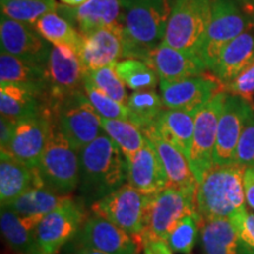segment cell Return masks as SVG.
<instances>
[{
  "label": "cell",
  "instance_id": "1",
  "mask_svg": "<svg viewBox=\"0 0 254 254\" xmlns=\"http://www.w3.org/2000/svg\"><path fill=\"white\" fill-rule=\"evenodd\" d=\"M79 190L85 202L93 204L127 183V161L106 133L79 150Z\"/></svg>",
  "mask_w": 254,
  "mask_h": 254
},
{
  "label": "cell",
  "instance_id": "2",
  "mask_svg": "<svg viewBox=\"0 0 254 254\" xmlns=\"http://www.w3.org/2000/svg\"><path fill=\"white\" fill-rule=\"evenodd\" d=\"M124 38L123 58L146 62L163 43L171 9L170 0H120Z\"/></svg>",
  "mask_w": 254,
  "mask_h": 254
},
{
  "label": "cell",
  "instance_id": "3",
  "mask_svg": "<svg viewBox=\"0 0 254 254\" xmlns=\"http://www.w3.org/2000/svg\"><path fill=\"white\" fill-rule=\"evenodd\" d=\"M239 164L213 165L199 183L195 196L196 212L204 221L231 219L246 211L244 173Z\"/></svg>",
  "mask_w": 254,
  "mask_h": 254
},
{
  "label": "cell",
  "instance_id": "4",
  "mask_svg": "<svg viewBox=\"0 0 254 254\" xmlns=\"http://www.w3.org/2000/svg\"><path fill=\"white\" fill-rule=\"evenodd\" d=\"M36 171L43 185L58 194L68 195L79 186V151L59 128L55 117L47 145Z\"/></svg>",
  "mask_w": 254,
  "mask_h": 254
},
{
  "label": "cell",
  "instance_id": "5",
  "mask_svg": "<svg viewBox=\"0 0 254 254\" xmlns=\"http://www.w3.org/2000/svg\"><path fill=\"white\" fill-rule=\"evenodd\" d=\"M212 15V0H176L163 43L199 56Z\"/></svg>",
  "mask_w": 254,
  "mask_h": 254
},
{
  "label": "cell",
  "instance_id": "6",
  "mask_svg": "<svg viewBox=\"0 0 254 254\" xmlns=\"http://www.w3.org/2000/svg\"><path fill=\"white\" fill-rule=\"evenodd\" d=\"M151 195L139 192L129 183L91 205L93 214L100 215L142 244L146 215Z\"/></svg>",
  "mask_w": 254,
  "mask_h": 254
},
{
  "label": "cell",
  "instance_id": "7",
  "mask_svg": "<svg viewBox=\"0 0 254 254\" xmlns=\"http://www.w3.org/2000/svg\"><path fill=\"white\" fill-rule=\"evenodd\" d=\"M52 111L59 128L78 151L104 133L101 117L92 106L84 90L68 94Z\"/></svg>",
  "mask_w": 254,
  "mask_h": 254
},
{
  "label": "cell",
  "instance_id": "8",
  "mask_svg": "<svg viewBox=\"0 0 254 254\" xmlns=\"http://www.w3.org/2000/svg\"><path fill=\"white\" fill-rule=\"evenodd\" d=\"M252 28L243 9L233 0H212V15L199 57L211 69L222 50L241 33Z\"/></svg>",
  "mask_w": 254,
  "mask_h": 254
},
{
  "label": "cell",
  "instance_id": "9",
  "mask_svg": "<svg viewBox=\"0 0 254 254\" xmlns=\"http://www.w3.org/2000/svg\"><path fill=\"white\" fill-rule=\"evenodd\" d=\"M195 196L186 190L171 187L151 195L141 236L142 244L150 239L167 241L171 232L184 217L198 214Z\"/></svg>",
  "mask_w": 254,
  "mask_h": 254
},
{
  "label": "cell",
  "instance_id": "10",
  "mask_svg": "<svg viewBox=\"0 0 254 254\" xmlns=\"http://www.w3.org/2000/svg\"><path fill=\"white\" fill-rule=\"evenodd\" d=\"M226 92H219L195 114L194 133L189 161L196 180L200 183L213 166V154L217 142L218 124L224 106Z\"/></svg>",
  "mask_w": 254,
  "mask_h": 254
},
{
  "label": "cell",
  "instance_id": "11",
  "mask_svg": "<svg viewBox=\"0 0 254 254\" xmlns=\"http://www.w3.org/2000/svg\"><path fill=\"white\" fill-rule=\"evenodd\" d=\"M53 111L44 104L40 111L15 123L14 134L6 150L12 157L30 168H37L49 140Z\"/></svg>",
  "mask_w": 254,
  "mask_h": 254
},
{
  "label": "cell",
  "instance_id": "12",
  "mask_svg": "<svg viewBox=\"0 0 254 254\" xmlns=\"http://www.w3.org/2000/svg\"><path fill=\"white\" fill-rule=\"evenodd\" d=\"M254 117V104L239 95L226 93L218 124L213 163L219 166L234 164L237 146L244 128Z\"/></svg>",
  "mask_w": 254,
  "mask_h": 254
},
{
  "label": "cell",
  "instance_id": "13",
  "mask_svg": "<svg viewBox=\"0 0 254 254\" xmlns=\"http://www.w3.org/2000/svg\"><path fill=\"white\" fill-rule=\"evenodd\" d=\"M46 72L47 92L44 103L51 110L68 94L84 88L86 72L78 53L69 47H52Z\"/></svg>",
  "mask_w": 254,
  "mask_h": 254
},
{
  "label": "cell",
  "instance_id": "14",
  "mask_svg": "<svg viewBox=\"0 0 254 254\" xmlns=\"http://www.w3.org/2000/svg\"><path fill=\"white\" fill-rule=\"evenodd\" d=\"M85 220L84 208L72 199H66L38 224L36 238L40 253H58L66 243L77 236Z\"/></svg>",
  "mask_w": 254,
  "mask_h": 254
},
{
  "label": "cell",
  "instance_id": "15",
  "mask_svg": "<svg viewBox=\"0 0 254 254\" xmlns=\"http://www.w3.org/2000/svg\"><path fill=\"white\" fill-rule=\"evenodd\" d=\"M1 52L46 66L52 47L33 25L13 20L5 15L0 19Z\"/></svg>",
  "mask_w": 254,
  "mask_h": 254
},
{
  "label": "cell",
  "instance_id": "16",
  "mask_svg": "<svg viewBox=\"0 0 254 254\" xmlns=\"http://www.w3.org/2000/svg\"><path fill=\"white\" fill-rule=\"evenodd\" d=\"M77 246L107 254H139L142 244L100 215L85 220L77 236Z\"/></svg>",
  "mask_w": 254,
  "mask_h": 254
},
{
  "label": "cell",
  "instance_id": "17",
  "mask_svg": "<svg viewBox=\"0 0 254 254\" xmlns=\"http://www.w3.org/2000/svg\"><path fill=\"white\" fill-rule=\"evenodd\" d=\"M222 84L215 77L201 74L178 81H160V95L168 110L196 113L221 90Z\"/></svg>",
  "mask_w": 254,
  "mask_h": 254
},
{
  "label": "cell",
  "instance_id": "18",
  "mask_svg": "<svg viewBox=\"0 0 254 254\" xmlns=\"http://www.w3.org/2000/svg\"><path fill=\"white\" fill-rule=\"evenodd\" d=\"M123 25L100 28L88 34H81L77 53L85 72L105 67L123 58Z\"/></svg>",
  "mask_w": 254,
  "mask_h": 254
},
{
  "label": "cell",
  "instance_id": "19",
  "mask_svg": "<svg viewBox=\"0 0 254 254\" xmlns=\"http://www.w3.org/2000/svg\"><path fill=\"white\" fill-rule=\"evenodd\" d=\"M142 133L154 147L163 164L167 177V187L186 190L196 195L199 183L186 155L171 142L165 140L154 125L144 129Z\"/></svg>",
  "mask_w": 254,
  "mask_h": 254
},
{
  "label": "cell",
  "instance_id": "20",
  "mask_svg": "<svg viewBox=\"0 0 254 254\" xmlns=\"http://www.w3.org/2000/svg\"><path fill=\"white\" fill-rule=\"evenodd\" d=\"M57 12L77 27L80 34L123 25L120 0H88L75 7L59 5Z\"/></svg>",
  "mask_w": 254,
  "mask_h": 254
},
{
  "label": "cell",
  "instance_id": "21",
  "mask_svg": "<svg viewBox=\"0 0 254 254\" xmlns=\"http://www.w3.org/2000/svg\"><path fill=\"white\" fill-rule=\"evenodd\" d=\"M145 63L153 67L160 81H178L198 77L207 69L198 55L176 50L164 43L151 51Z\"/></svg>",
  "mask_w": 254,
  "mask_h": 254
},
{
  "label": "cell",
  "instance_id": "22",
  "mask_svg": "<svg viewBox=\"0 0 254 254\" xmlns=\"http://www.w3.org/2000/svg\"><path fill=\"white\" fill-rule=\"evenodd\" d=\"M127 161V183L146 195H154L167 187V177L150 141Z\"/></svg>",
  "mask_w": 254,
  "mask_h": 254
},
{
  "label": "cell",
  "instance_id": "23",
  "mask_svg": "<svg viewBox=\"0 0 254 254\" xmlns=\"http://www.w3.org/2000/svg\"><path fill=\"white\" fill-rule=\"evenodd\" d=\"M252 64H254V33L247 30L222 50L211 71L224 86Z\"/></svg>",
  "mask_w": 254,
  "mask_h": 254
},
{
  "label": "cell",
  "instance_id": "24",
  "mask_svg": "<svg viewBox=\"0 0 254 254\" xmlns=\"http://www.w3.org/2000/svg\"><path fill=\"white\" fill-rule=\"evenodd\" d=\"M33 186H44L36 168H30L7 152H0V201L5 206Z\"/></svg>",
  "mask_w": 254,
  "mask_h": 254
},
{
  "label": "cell",
  "instance_id": "25",
  "mask_svg": "<svg viewBox=\"0 0 254 254\" xmlns=\"http://www.w3.org/2000/svg\"><path fill=\"white\" fill-rule=\"evenodd\" d=\"M40 220L21 217L6 206H1V233L6 243L17 254H41L36 238V230Z\"/></svg>",
  "mask_w": 254,
  "mask_h": 254
},
{
  "label": "cell",
  "instance_id": "26",
  "mask_svg": "<svg viewBox=\"0 0 254 254\" xmlns=\"http://www.w3.org/2000/svg\"><path fill=\"white\" fill-rule=\"evenodd\" d=\"M20 84L32 87L43 95L47 92L46 66L27 62L8 53L0 56V84Z\"/></svg>",
  "mask_w": 254,
  "mask_h": 254
},
{
  "label": "cell",
  "instance_id": "27",
  "mask_svg": "<svg viewBox=\"0 0 254 254\" xmlns=\"http://www.w3.org/2000/svg\"><path fill=\"white\" fill-rule=\"evenodd\" d=\"M41 98L39 92L25 85L0 84V112L2 117L17 123L41 110Z\"/></svg>",
  "mask_w": 254,
  "mask_h": 254
},
{
  "label": "cell",
  "instance_id": "28",
  "mask_svg": "<svg viewBox=\"0 0 254 254\" xmlns=\"http://www.w3.org/2000/svg\"><path fill=\"white\" fill-rule=\"evenodd\" d=\"M194 112L182 110H164L154 124L155 128L165 140L171 142L186 155L190 157L193 133L195 123Z\"/></svg>",
  "mask_w": 254,
  "mask_h": 254
},
{
  "label": "cell",
  "instance_id": "29",
  "mask_svg": "<svg viewBox=\"0 0 254 254\" xmlns=\"http://www.w3.org/2000/svg\"><path fill=\"white\" fill-rule=\"evenodd\" d=\"M201 245L204 254H244L237 228L231 219L202 222Z\"/></svg>",
  "mask_w": 254,
  "mask_h": 254
},
{
  "label": "cell",
  "instance_id": "30",
  "mask_svg": "<svg viewBox=\"0 0 254 254\" xmlns=\"http://www.w3.org/2000/svg\"><path fill=\"white\" fill-rule=\"evenodd\" d=\"M67 198L68 195L58 194L45 186H33L5 206L21 217L43 219Z\"/></svg>",
  "mask_w": 254,
  "mask_h": 254
},
{
  "label": "cell",
  "instance_id": "31",
  "mask_svg": "<svg viewBox=\"0 0 254 254\" xmlns=\"http://www.w3.org/2000/svg\"><path fill=\"white\" fill-rule=\"evenodd\" d=\"M128 120L141 129L153 126L164 111V103L161 95L155 90L134 91L127 101Z\"/></svg>",
  "mask_w": 254,
  "mask_h": 254
},
{
  "label": "cell",
  "instance_id": "32",
  "mask_svg": "<svg viewBox=\"0 0 254 254\" xmlns=\"http://www.w3.org/2000/svg\"><path fill=\"white\" fill-rule=\"evenodd\" d=\"M33 26L53 46L69 47L77 52L80 45L81 34L58 12L44 15Z\"/></svg>",
  "mask_w": 254,
  "mask_h": 254
},
{
  "label": "cell",
  "instance_id": "33",
  "mask_svg": "<svg viewBox=\"0 0 254 254\" xmlns=\"http://www.w3.org/2000/svg\"><path fill=\"white\" fill-rule=\"evenodd\" d=\"M101 126L104 132L116 142L126 159L134 155L146 144L144 133L129 120L101 118Z\"/></svg>",
  "mask_w": 254,
  "mask_h": 254
},
{
  "label": "cell",
  "instance_id": "34",
  "mask_svg": "<svg viewBox=\"0 0 254 254\" xmlns=\"http://www.w3.org/2000/svg\"><path fill=\"white\" fill-rule=\"evenodd\" d=\"M57 0H2L1 15L13 20L34 25L44 15L57 12Z\"/></svg>",
  "mask_w": 254,
  "mask_h": 254
},
{
  "label": "cell",
  "instance_id": "35",
  "mask_svg": "<svg viewBox=\"0 0 254 254\" xmlns=\"http://www.w3.org/2000/svg\"><path fill=\"white\" fill-rule=\"evenodd\" d=\"M120 79L132 91L155 90L158 74L152 66L140 59H125L116 64Z\"/></svg>",
  "mask_w": 254,
  "mask_h": 254
},
{
  "label": "cell",
  "instance_id": "36",
  "mask_svg": "<svg viewBox=\"0 0 254 254\" xmlns=\"http://www.w3.org/2000/svg\"><path fill=\"white\" fill-rule=\"evenodd\" d=\"M116 64L94 69V71L86 72L85 78L112 99L120 104L127 105L129 95L127 94L126 85L124 84V81L117 73Z\"/></svg>",
  "mask_w": 254,
  "mask_h": 254
},
{
  "label": "cell",
  "instance_id": "37",
  "mask_svg": "<svg viewBox=\"0 0 254 254\" xmlns=\"http://www.w3.org/2000/svg\"><path fill=\"white\" fill-rule=\"evenodd\" d=\"M200 224H201V218L199 214L184 217L168 236L167 244L171 251L173 253H190L195 245Z\"/></svg>",
  "mask_w": 254,
  "mask_h": 254
},
{
  "label": "cell",
  "instance_id": "38",
  "mask_svg": "<svg viewBox=\"0 0 254 254\" xmlns=\"http://www.w3.org/2000/svg\"><path fill=\"white\" fill-rule=\"evenodd\" d=\"M84 91L101 118L128 120V109L126 105L120 104L97 88L90 80L85 78Z\"/></svg>",
  "mask_w": 254,
  "mask_h": 254
},
{
  "label": "cell",
  "instance_id": "39",
  "mask_svg": "<svg viewBox=\"0 0 254 254\" xmlns=\"http://www.w3.org/2000/svg\"><path fill=\"white\" fill-rule=\"evenodd\" d=\"M237 228L244 254H254V213L244 211L231 218Z\"/></svg>",
  "mask_w": 254,
  "mask_h": 254
},
{
  "label": "cell",
  "instance_id": "40",
  "mask_svg": "<svg viewBox=\"0 0 254 254\" xmlns=\"http://www.w3.org/2000/svg\"><path fill=\"white\" fill-rule=\"evenodd\" d=\"M234 163L254 167V117L247 123L237 146Z\"/></svg>",
  "mask_w": 254,
  "mask_h": 254
},
{
  "label": "cell",
  "instance_id": "41",
  "mask_svg": "<svg viewBox=\"0 0 254 254\" xmlns=\"http://www.w3.org/2000/svg\"><path fill=\"white\" fill-rule=\"evenodd\" d=\"M224 92L230 94L239 95L244 99L253 103L254 97V64L247 67L238 77L224 85Z\"/></svg>",
  "mask_w": 254,
  "mask_h": 254
},
{
  "label": "cell",
  "instance_id": "42",
  "mask_svg": "<svg viewBox=\"0 0 254 254\" xmlns=\"http://www.w3.org/2000/svg\"><path fill=\"white\" fill-rule=\"evenodd\" d=\"M14 127L15 123L1 116V118H0V146H1V150H6L11 144L14 134Z\"/></svg>",
  "mask_w": 254,
  "mask_h": 254
},
{
  "label": "cell",
  "instance_id": "43",
  "mask_svg": "<svg viewBox=\"0 0 254 254\" xmlns=\"http://www.w3.org/2000/svg\"><path fill=\"white\" fill-rule=\"evenodd\" d=\"M244 189H245L246 204L254 211V167H246L244 173Z\"/></svg>",
  "mask_w": 254,
  "mask_h": 254
},
{
  "label": "cell",
  "instance_id": "44",
  "mask_svg": "<svg viewBox=\"0 0 254 254\" xmlns=\"http://www.w3.org/2000/svg\"><path fill=\"white\" fill-rule=\"evenodd\" d=\"M144 254H172L167 241L160 239L145 240L142 244Z\"/></svg>",
  "mask_w": 254,
  "mask_h": 254
},
{
  "label": "cell",
  "instance_id": "45",
  "mask_svg": "<svg viewBox=\"0 0 254 254\" xmlns=\"http://www.w3.org/2000/svg\"><path fill=\"white\" fill-rule=\"evenodd\" d=\"M238 1L240 4V8L250 20L251 26L254 28V0H238Z\"/></svg>",
  "mask_w": 254,
  "mask_h": 254
},
{
  "label": "cell",
  "instance_id": "46",
  "mask_svg": "<svg viewBox=\"0 0 254 254\" xmlns=\"http://www.w3.org/2000/svg\"><path fill=\"white\" fill-rule=\"evenodd\" d=\"M72 254H107V253L100 252V251H97L93 249H87V247L77 246V249H75V251Z\"/></svg>",
  "mask_w": 254,
  "mask_h": 254
},
{
  "label": "cell",
  "instance_id": "47",
  "mask_svg": "<svg viewBox=\"0 0 254 254\" xmlns=\"http://www.w3.org/2000/svg\"><path fill=\"white\" fill-rule=\"evenodd\" d=\"M60 1L64 2V5L73 6V7H75V6H80L82 4H85V2L88 1V0H60Z\"/></svg>",
  "mask_w": 254,
  "mask_h": 254
},
{
  "label": "cell",
  "instance_id": "48",
  "mask_svg": "<svg viewBox=\"0 0 254 254\" xmlns=\"http://www.w3.org/2000/svg\"><path fill=\"white\" fill-rule=\"evenodd\" d=\"M1 1H2V0H1Z\"/></svg>",
  "mask_w": 254,
  "mask_h": 254
}]
</instances>
